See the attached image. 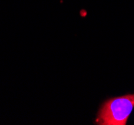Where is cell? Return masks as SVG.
<instances>
[{"label": "cell", "instance_id": "obj_1", "mask_svg": "<svg viewBox=\"0 0 134 125\" xmlns=\"http://www.w3.org/2000/svg\"><path fill=\"white\" fill-rule=\"evenodd\" d=\"M134 108V93L107 99L96 117L100 125H125Z\"/></svg>", "mask_w": 134, "mask_h": 125}]
</instances>
